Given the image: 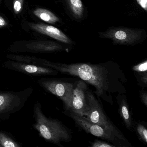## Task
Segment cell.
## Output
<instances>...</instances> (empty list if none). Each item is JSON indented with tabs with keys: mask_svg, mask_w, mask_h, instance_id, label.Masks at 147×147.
<instances>
[{
	"mask_svg": "<svg viewBox=\"0 0 147 147\" xmlns=\"http://www.w3.org/2000/svg\"><path fill=\"white\" fill-rule=\"evenodd\" d=\"M37 82L45 91L54 94L62 101L64 110L69 109L74 83L55 78H42Z\"/></svg>",
	"mask_w": 147,
	"mask_h": 147,
	"instance_id": "7",
	"label": "cell"
},
{
	"mask_svg": "<svg viewBox=\"0 0 147 147\" xmlns=\"http://www.w3.org/2000/svg\"><path fill=\"white\" fill-rule=\"evenodd\" d=\"M65 110V113L72 119L76 124L86 132L95 136L106 140L116 147H132L130 143L120 139L111 131L98 125L89 122L86 118L79 116L69 110Z\"/></svg>",
	"mask_w": 147,
	"mask_h": 147,
	"instance_id": "5",
	"label": "cell"
},
{
	"mask_svg": "<svg viewBox=\"0 0 147 147\" xmlns=\"http://www.w3.org/2000/svg\"><path fill=\"white\" fill-rule=\"evenodd\" d=\"M139 96L141 101L145 106H147V92L145 90H142L140 91Z\"/></svg>",
	"mask_w": 147,
	"mask_h": 147,
	"instance_id": "21",
	"label": "cell"
},
{
	"mask_svg": "<svg viewBox=\"0 0 147 147\" xmlns=\"http://www.w3.org/2000/svg\"><path fill=\"white\" fill-rule=\"evenodd\" d=\"M33 117L35 120L32 125L33 128L45 141L60 146L62 142L72 141L71 130L58 119L45 115L42 105L38 101L35 103L33 107Z\"/></svg>",
	"mask_w": 147,
	"mask_h": 147,
	"instance_id": "2",
	"label": "cell"
},
{
	"mask_svg": "<svg viewBox=\"0 0 147 147\" xmlns=\"http://www.w3.org/2000/svg\"><path fill=\"white\" fill-rule=\"evenodd\" d=\"M0 145L1 147H21L22 144L14 137L5 131L0 130Z\"/></svg>",
	"mask_w": 147,
	"mask_h": 147,
	"instance_id": "15",
	"label": "cell"
},
{
	"mask_svg": "<svg viewBox=\"0 0 147 147\" xmlns=\"http://www.w3.org/2000/svg\"><path fill=\"white\" fill-rule=\"evenodd\" d=\"M68 9L76 19H82L84 15V7L82 0H65Z\"/></svg>",
	"mask_w": 147,
	"mask_h": 147,
	"instance_id": "13",
	"label": "cell"
},
{
	"mask_svg": "<svg viewBox=\"0 0 147 147\" xmlns=\"http://www.w3.org/2000/svg\"><path fill=\"white\" fill-rule=\"evenodd\" d=\"M135 129L137 135L140 141L146 144L147 143V129L142 123H137L135 124Z\"/></svg>",
	"mask_w": 147,
	"mask_h": 147,
	"instance_id": "16",
	"label": "cell"
},
{
	"mask_svg": "<svg viewBox=\"0 0 147 147\" xmlns=\"http://www.w3.org/2000/svg\"><path fill=\"white\" fill-rule=\"evenodd\" d=\"M136 77L140 86L142 88L146 87L147 85V72L137 73Z\"/></svg>",
	"mask_w": 147,
	"mask_h": 147,
	"instance_id": "17",
	"label": "cell"
},
{
	"mask_svg": "<svg viewBox=\"0 0 147 147\" xmlns=\"http://www.w3.org/2000/svg\"><path fill=\"white\" fill-rule=\"evenodd\" d=\"M7 25L6 20L1 16H0V28L5 27Z\"/></svg>",
	"mask_w": 147,
	"mask_h": 147,
	"instance_id": "23",
	"label": "cell"
},
{
	"mask_svg": "<svg viewBox=\"0 0 147 147\" xmlns=\"http://www.w3.org/2000/svg\"><path fill=\"white\" fill-rule=\"evenodd\" d=\"M87 108L83 117L91 123L108 130L123 141L129 142L122 131L106 115L101 105L89 89L87 92Z\"/></svg>",
	"mask_w": 147,
	"mask_h": 147,
	"instance_id": "4",
	"label": "cell"
},
{
	"mask_svg": "<svg viewBox=\"0 0 147 147\" xmlns=\"http://www.w3.org/2000/svg\"><path fill=\"white\" fill-rule=\"evenodd\" d=\"M34 63L80 78L92 86L97 96L111 105H113L114 95L126 93L127 78L125 74L120 65L113 61L97 64L86 63L67 64L36 57Z\"/></svg>",
	"mask_w": 147,
	"mask_h": 147,
	"instance_id": "1",
	"label": "cell"
},
{
	"mask_svg": "<svg viewBox=\"0 0 147 147\" xmlns=\"http://www.w3.org/2000/svg\"><path fill=\"white\" fill-rule=\"evenodd\" d=\"M23 0H15L13 3V10L15 13L18 14L21 12L23 6Z\"/></svg>",
	"mask_w": 147,
	"mask_h": 147,
	"instance_id": "20",
	"label": "cell"
},
{
	"mask_svg": "<svg viewBox=\"0 0 147 147\" xmlns=\"http://www.w3.org/2000/svg\"><path fill=\"white\" fill-rule=\"evenodd\" d=\"M88 84L80 80L74 82L73 96L69 109L77 115L85 117L87 108Z\"/></svg>",
	"mask_w": 147,
	"mask_h": 147,
	"instance_id": "9",
	"label": "cell"
},
{
	"mask_svg": "<svg viewBox=\"0 0 147 147\" xmlns=\"http://www.w3.org/2000/svg\"><path fill=\"white\" fill-rule=\"evenodd\" d=\"M116 98L118 105L119 115L126 128L129 130H131L134 125L126 95L124 94H118L116 95Z\"/></svg>",
	"mask_w": 147,
	"mask_h": 147,
	"instance_id": "12",
	"label": "cell"
},
{
	"mask_svg": "<svg viewBox=\"0 0 147 147\" xmlns=\"http://www.w3.org/2000/svg\"><path fill=\"white\" fill-rule=\"evenodd\" d=\"M33 91L32 87L18 92L0 91V120L8 119L12 114L21 110Z\"/></svg>",
	"mask_w": 147,
	"mask_h": 147,
	"instance_id": "3",
	"label": "cell"
},
{
	"mask_svg": "<svg viewBox=\"0 0 147 147\" xmlns=\"http://www.w3.org/2000/svg\"><path fill=\"white\" fill-rule=\"evenodd\" d=\"M2 67L31 76H56L58 74V71L51 68L12 60L5 62Z\"/></svg>",
	"mask_w": 147,
	"mask_h": 147,
	"instance_id": "8",
	"label": "cell"
},
{
	"mask_svg": "<svg viewBox=\"0 0 147 147\" xmlns=\"http://www.w3.org/2000/svg\"><path fill=\"white\" fill-rule=\"evenodd\" d=\"M91 146L92 147H116L115 145L111 144L97 139H95L92 142Z\"/></svg>",
	"mask_w": 147,
	"mask_h": 147,
	"instance_id": "19",
	"label": "cell"
},
{
	"mask_svg": "<svg viewBox=\"0 0 147 147\" xmlns=\"http://www.w3.org/2000/svg\"><path fill=\"white\" fill-rule=\"evenodd\" d=\"M98 34L100 37L110 39L114 44L123 45H134L140 43L146 36L143 30L125 27H110Z\"/></svg>",
	"mask_w": 147,
	"mask_h": 147,
	"instance_id": "6",
	"label": "cell"
},
{
	"mask_svg": "<svg viewBox=\"0 0 147 147\" xmlns=\"http://www.w3.org/2000/svg\"><path fill=\"white\" fill-rule=\"evenodd\" d=\"M132 69L134 72L137 73H143L147 72V60L135 65L132 67Z\"/></svg>",
	"mask_w": 147,
	"mask_h": 147,
	"instance_id": "18",
	"label": "cell"
},
{
	"mask_svg": "<svg viewBox=\"0 0 147 147\" xmlns=\"http://www.w3.org/2000/svg\"><path fill=\"white\" fill-rule=\"evenodd\" d=\"M0 147H1V145H0Z\"/></svg>",
	"mask_w": 147,
	"mask_h": 147,
	"instance_id": "24",
	"label": "cell"
},
{
	"mask_svg": "<svg viewBox=\"0 0 147 147\" xmlns=\"http://www.w3.org/2000/svg\"><path fill=\"white\" fill-rule=\"evenodd\" d=\"M29 26L34 30L49 36L61 42L69 45L73 44L72 40L56 27L43 24H30Z\"/></svg>",
	"mask_w": 147,
	"mask_h": 147,
	"instance_id": "10",
	"label": "cell"
},
{
	"mask_svg": "<svg viewBox=\"0 0 147 147\" xmlns=\"http://www.w3.org/2000/svg\"><path fill=\"white\" fill-rule=\"evenodd\" d=\"M138 4L145 11H147V0H136Z\"/></svg>",
	"mask_w": 147,
	"mask_h": 147,
	"instance_id": "22",
	"label": "cell"
},
{
	"mask_svg": "<svg viewBox=\"0 0 147 147\" xmlns=\"http://www.w3.org/2000/svg\"><path fill=\"white\" fill-rule=\"evenodd\" d=\"M33 13L41 20L49 24H54L60 21V19L57 16L47 9L37 8L34 10Z\"/></svg>",
	"mask_w": 147,
	"mask_h": 147,
	"instance_id": "14",
	"label": "cell"
},
{
	"mask_svg": "<svg viewBox=\"0 0 147 147\" xmlns=\"http://www.w3.org/2000/svg\"><path fill=\"white\" fill-rule=\"evenodd\" d=\"M65 49L63 45L54 42H30L16 52L30 51L35 53H51Z\"/></svg>",
	"mask_w": 147,
	"mask_h": 147,
	"instance_id": "11",
	"label": "cell"
}]
</instances>
